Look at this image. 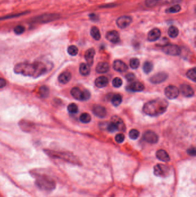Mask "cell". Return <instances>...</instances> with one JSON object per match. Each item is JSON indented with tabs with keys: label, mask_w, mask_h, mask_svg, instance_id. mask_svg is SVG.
<instances>
[{
	"label": "cell",
	"mask_w": 196,
	"mask_h": 197,
	"mask_svg": "<svg viewBox=\"0 0 196 197\" xmlns=\"http://www.w3.org/2000/svg\"><path fill=\"white\" fill-rule=\"evenodd\" d=\"M47 68L45 64L40 62H35L33 64L22 62L16 65L14 72L23 76L37 78L45 75Z\"/></svg>",
	"instance_id": "cell-1"
},
{
	"label": "cell",
	"mask_w": 196,
	"mask_h": 197,
	"mask_svg": "<svg viewBox=\"0 0 196 197\" xmlns=\"http://www.w3.org/2000/svg\"><path fill=\"white\" fill-rule=\"evenodd\" d=\"M168 106L169 103L165 99H156L146 103L143 111L149 116H159L165 112Z\"/></svg>",
	"instance_id": "cell-2"
},
{
	"label": "cell",
	"mask_w": 196,
	"mask_h": 197,
	"mask_svg": "<svg viewBox=\"0 0 196 197\" xmlns=\"http://www.w3.org/2000/svg\"><path fill=\"white\" fill-rule=\"evenodd\" d=\"M35 184L39 188L47 192H52L56 188L55 181L47 175H37Z\"/></svg>",
	"instance_id": "cell-3"
},
{
	"label": "cell",
	"mask_w": 196,
	"mask_h": 197,
	"mask_svg": "<svg viewBox=\"0 0 196 197\" xmlns=\"http://www.w3.org/2000/svg\"><path fill=\"white\" fill-rule=\"evenodd\" d=\"M44 152L47 155L52 159H60L74 164H79L80 163L78 159L70 152H60L50 149H45Z\"/></svg>",
	"instance_id": "cell-4"
},
{
	"label": "cell",
	"mask_w": 196,
	"mask_h": 197,
	"mask_svg": "<svg viewBox=\"0 0 196 197\" xmlns=\"http://www.w3.org/2000/svg\"><path fill=\"white\" fill-rule=\"evenodd\" d=\"M59 18V15L54 13H47L36 16L32 19V23L36 24H42L56 20Z\"/></svg>",
	"instance_id": "cell-5"
},
{
	"label": "cell",
	"mask_w": 196,
	"mask_h": 197,
	"mask_svg": "<svg viewBox=\"0 0 196 197\" xmlns=\"http://www.w3.org/2000/svg\"><path fill=\"white\" fill-rule=\"evenodd\" d=\"M162 50L165 54L169 56H179L181 53V49L179 46L169 43L163 46Z\"/></svg>",
	"instance_id": "cell-6"
},
{
	"label": "cell",
	"mask_w": 196,
	"mask_h": 197,
	"mask_svg": "<svg viewBox=\"0 0 196 197\" xmlns=\"http://www.w3.org/2000/svg\"><path fill=\"white\" fill-rule=\"evenodd\" d=\"M154 173L156 177H167L169 174V168L164 164H157L154 168Z\"/></svg>",
	"instance_id": "cell-7"
},
{
	"label": "cell",
	"mask_w": 196,
	"mask_h": 197,
	"mask_svg": "<svg viewBox=\"0 0 196 197\" xmlns=\"http://www.w3.org/2000/svg\"><path fill=\"white\" fill-rule=\"evenodd\" d=\"M132 17L130 16H123L119 17L116 20V24L121 29L126 28L131 24Z\"/></svg>",
	"instance_id": "cell-8"
},
{
	"label": "cell",
	"mask_w": 196,
	"mask_h": 197,
	"mask_svg": "<svg viewBox=\"0 0 196 197\" xmlns=\"http://www.w3.org/2000/svg\"><path fill=\"white\" fill-rule=\"evenodd\" d=\"M180 91L178 88L174 86H167L165 90V95L169 99H174L179 95Z\"/></svg>",
	"instance_id": "cell-9"
},
{
	"label": "cell",
	"mask_w": 196,
	"mask_h": 197,
	"mask_svg": "<svg viewBox=\"0 0 196 197\" xmlns=\"http://www.w3.org/2000/svg\"><path fill=\"white\" fill-rule=\"evenodd\" d=\"M143 139L144 141L150 144H156L158 141V136L154 131L148 130L144 133L143 135Z\"/></svg>",
	"instance_id": "cell-10"
},
{
	"label": "cell",
	"mask_w": 196,
	"mask_h": 197,
	"mask_svg": "<svg viewBox=\"0 0 196 197\" xmlns=\"http://www.w3.org/2000/svg\"><path fill=\"white\" fill-rule=\"evenodd\" d=\"M168 78V75L165 72H160L152 76L150 80L152 84H158L166 81Z\"/></svg>",
	"instance_id": "cell-11"
},
{
	"label": "cell",
	"mask_w": 196,
	"mask_h": 197,
	"mask_svg": "<svg viewBox=\"0 0 196 197\" xmlns=\"http://www.w3.org/2000/svg\"><path fill=\"white\" fill-rule=\"evenodd\" d=\"M111 122H112L116 127L117 128V130L120 131H125L126 130V125L123 121V120L119 116H113L111 118Z\"/></svg>",
	"instance_id": "cell-12"
},
{
	"label": "cell",
	"mask_w": 196,
	"mask_h": 197,
	"mask_svg": "<svg viewBox=\"0 0 196 197\" xmlns=\"http://www.w3.org/2000/svg\"><path fill=\"white\" fill-rule=\"evenodd\" d=\"M106 38L113 43H117L120 41V34L117 31H111L106 33Z\"/></svg>",
	"instance_id": "cell-13"
},
{
	"label": "cell",
	"mask_w": 196,
	"mask_h": 197,
	"mask_svg": "<svg viewBox=\"0 0 196 197\" xmlns=\"http://www.w3.org/2000/svg\"><path fill=\"white\" fill-rule=\"evenodd\" d=\"M93 112L98 118H104L106 115V110L104 107L101 105H95L93 107Z\"/></svg>",
	"instance_id": "cell-14"
},
{
	"label": "cell",
	"mask_w": 196,
	"mask_h": 197,
	"mask_svg": "<svg viewBox=\"0 0 196 197\" xmlns=\"http://www.w3.org/2000/svg\"><path fill=\"white\" fill-rule=\"evenodd\" d=\"M113 69L115 71H118V72H125L128 70V66L126 65V64L120 61V60H116L113 62Z\"/></svg>",
	"instance_id": "cell-15"
},
{
	"label": "cell",
	"mask_w": 196,
	"mask_h": 197,
	"mask_svg": "<svg viewBox=\"0 0 196 197\" xmlns=\"http://www.w3.org/2000/svg\"><path fill=\"white\" fill-rule=\"evenodd\" d=\"M161 35V31L158 28H154L151 30L147 36L148 40L150 42H155L159 39Z\"/></svg>",
	"instance_id": "cell-16"
},
{
	"label": "cell",
	"mask_w": 196,
	"mask_h": 197,
	"mask_svg": "<svg viewBox=\"0 0 196 197\" xmlns=\"http://www.w3.org/2000/svg\"><path fill=\"white\" fill-rule=\"evenodd\" d=\"M96 54V52L94 49H89L86 51L85 54V58L87 62L88 65H93L94 62V57Z\"/></svg>",
	"instance_id": "cell-17"
},
{
	"label": "cell",
	"mask_w": 196,
	"mask_h": 197,
	"mask_svg": "<svg viewBox=\"0 0 196 197\" xmlns=\"http://www.w3.org/2000/svg\"><path fill=\"white\" fill-rule=\"evenodd\" d=\"M181 91L182 95L187 97H191L194 96V91L189 85L184 84L181 86Z\"/></svg>",
	"instance_id": "cell-18"
},
{
	"label": "cell",
	"mask_w": 196,
	"mask_h": 197,
	"mask_svg": "<svg viewBox=\"0 0 196 197\" xmlns=\"http://www.w3.org/2000/svg\"><path fill=\"white\" fill-rule=\"evenodd\" d=\"M71 95L78 100H84V91H82L78 87H74L70 91Z\"/></svg>",
	"instance_id": "cell-19"
},
{
	"label": "cell",
	"mask_w": 196,
	"mask_h": 197,
	"mask_svg": "<svg viewBox=\"0 0 196 197\" xmlns=\"http://www.w3.org/2000/svg\"><path fill=\"white\" fill-rule=\"evenodd\" d=\"M71 79V74L70 72L67 71L62 73L58 77V81L60 83L63 84H66L68 83L70 81Z\"/></svg>",
	"instance_id": "cell-20"
},
{
	"label": "cell",
	"mask_w": 196,
	"mask_h": 197,
	"mask_svg": "<svg viewBox=\"0 0 196 197\" xmlns=\"http://www.w3.org/2000/svg\"><path fill=\"white\" fill-rule=\"evenodd\" d=\"M156 157L162 162H168L170 160L169 154L163 149L158 150L156 152Z\"/></svg>",
	"instance_id": "cell-21"
},
{
	"label": "cell",
	"mask_w": 196,
	"mask_h": 197,
	"mask_svg": "<svg viewBox=\"0 0 196 197\" xmlns=\"http://www.w3.org/2000/svg\"><path fill=\"white\" fill-rule=\"evenodd\" d=\"M109 82L108 78L105 76H101L96 78L95 80V85L97 87L102 88L108 86Z\"/></svg>",
	"instance_id": "cell-22"
},
{
	"label": "cell",
	"mask_w": 196,
	"mask_h": 197,
	"mask_svg": "<svg viewBox=\"0 0 196 197\" xmlns=\"http://www.w3.org/2000/svg\"><path fill=\"white\" fill-rule=\"evenodd\" d=\"M128 89L132 92H141L144 90V86L141 82L136 81L131 84Z\"/></svg>",
	"instance_id": "cell-23"
},
{
	"label": "cell",
	"mask_w": 196,
	"mask_h": 197,
	"mask_svg": "<svg viewBox=\"0 0 196 197\" xmlns=\"http://www.w3.org/2000/svg\"><path fill=\"white\" fill-rule=\"evenodd\" d=\"M109 69V65L107 62H102L97 64L96 66V71L98 73H105Z\"/></svg>",
	"instance_id": "cell-24"
},
{
	"label": "cell",
	"mask_w": 196,
	"mask_h": 197,
	"mask_svg": "<svg viewBox=\"0 0 196 197\" xmlns=\"http://www.w3.org/2000/svg\"><path fill=\"white\" fill-rule=\"evenodd\" d=\"M20 126L21 129L24 131H30L34 127V125L30 122L23 121L20 122Z\"/></svg>",
	"instance_id": "cell-25"
},
{
	"label": "cell",
	"mask_w": 196,
	"mask_h": 197,
	"mask_svg": "<svg viewBox=\"0 0 196 197\" xmlns=\"http://www.w3.org/2000/svg\"><path fill=\"white\" fill-rule=\"evenodd\" d=\"M80 72L82 76H88L91 72L90 66L85 63L81 64L80 66Z\"/></svg>",
	"instance_id": "cell-26"
},
{
	"label": "cell",
	"mask_w": 196,
	"mask_h": 197,
	"mask_svg": "<svg viewBox=\"0 0 196 197\" xmlns=\"http://www.w3.org/2000/svg\"><path fill=\"white\" fill-rule=\"evenodd\" d=\"M91 36L96 41H99L101 39V34L99 29L97 27H93L91 30Z\"/></svg>",
	"instance_id": "cell-27"
},
{
	"label": "cell",
	"mask_w": 196,
	"mask_h": 197,
	"mask_svg": "<svg viewBox=\"0 0 196 197\" xmlns=\"http://www.w3.org/2000/svg\"><path fill=\"white\" fill-rule=\"evenodd\" d=\"M39 93L41 97L46 98L49 96V94H50L49 88L45 86H43L39 88Z\"/></svg>",
	"instance_id": "cell-28"
},
{
	"label": "cell",
	"mask_w": 196,
	"mask_h": 197,
	"mask_svg": "<svg viewBox=\"0 0 196 197\" xmlns=\"http://www.w3.org/2000/svg\"><path fill=\"white\" fill-rule=\"evenodd\" d=\"M179 30L176 26H171L168 30V35L172 38H175L178 35Z\"/></svg>",
	"instance_id": "cell-29"
},
{
	"label": "cell",
	"mask_w": 196,
	"mask_h": 197,
	"mask_svg": "<svg viewBox=\"0 0 196 197\" xmlns=\"http://www.w3.org/2000/svg\"><path fill=\"white\" fill-rule=\"evenodd\" d=\"M122 96L119 94H116L113 96L112 99V103L115 106H118L122 102Z\"/></svg>",
	"instance_id": "cell-30"
},
{
	"label": "cell",
	"mask_w": 196,
	"mask_h": 197,
	"mask_svg": "<svg viewBox=\"0 0 196 197\" xmlns=\"http://www.w3.org/2000/svg\"><path fill=\"white\" fill-rule=\"evenodd\" d=\"M153 67H154V66H153L152 63L151 62H149V61H147L146 62H144L143 69V71H144V73L148 74L152 71Z\"/></svg>",
	"instance_id": "cell-31"
},
{
	"label": "cell",
	"mask_w": 196,
	"mask_h": 197,
	"mask_svg": "<svg viewBox=\"0 0 196 197\" xmlns=\"http://www.w3.org/2000/svg\"><path fill=\"white\" fill-rule=\"evenodd\" d=\"M91 118L90 114H89L88 113H86V112L82 114L80 117V121L84 123H89L91 121Z\"/></svg>",
	"instance_id": "cell-32"
},
{
	"label": "cell",
	"mask_w": 196,
	"mask_h": 197,
	"mask_svg": "<svg viewBox=\"0 0 196 197\" xmlns=\"http://www.w3.org/2000/svg\"><path fill=\"white\" fill-rule=\"evenodd\" d=\"M181 10V6L178 4L173 5L171 7L169 8L167 10L166 12L168 13H176L179 12Z\"/></svg>",
	"instance_id": "cell-33"
},
{
	"label": "cell",
	"mask_w": 196,
	"mask_h": 197,
	"mask_svg": "<svg viewBox=\"0 0 196 197\" xmlns=\"http://www.w3.org/2000/svg\"><path fill=\"white\" fill-rule=\"evenodd\" d=\"M186 76L191 79L192 81H196V68L194 67L186 73Z\"/></svg>",
	"instance_id": "cell-34"
},
{
	"label": "cell",
	"mask_w": 196,
	"mask_h": 197,
	"mask_svg": "<svg viewBox=\"0 0 196 197\" xmlns=\"http://www.w3.org/2000/svg\"><path fill=\"white\" fill-rule=\"evenodd\" d=\"M67 52L70 56H76L78 54V49L76 46L71 45L68 47Z\"/></svg>",
	"instance_id": "cell-35"
},
{
	"label": "cell",
	"mask_w": 196,
	"mask_h": 197,
	"mask_svg": "<svg viewBox=\"0 0 196 197\" xmlns=\"http://www.w3.org/2000/svg\"><path fill=\"white\" fill-rule=\"evenodd\" d=\"M67 110L70 114H76L78 111V108L75 103H71L67 107Z\"/></svg>",
	"instance_id": "cell-36"
},
{
	"label": "cell",
	"mask_w": 196,
	"mask_h": 197,
	"mask_svg": "<svg viewBox=\"0 0 196 197\" xmlns=\"http://www.w3.org/2000/svg\"><path fill=\"white\" fill-rule=\"evenodd\" d=\"M140 65V61L139 59L136 58H132L130 61V66L131 68L134 69H136L138 68V67Z\"/></svg>",
	"instance_id": "cell-37"
},
{
	"label": "cell",
	"mask_w": 196,
	"mask_h": 197,
	"mask_svg": "<svg viewBox=\"0 0 196 197\" xmlns=\"http://www.w3.org/2000/svg\"><path fill=\"white\" fill-rule=\"evenodd\" d=\"M139 132L136 129H132L129 133V136L132 140H136L139 137Z\"/></svg>",
	"instance_id": "cell-38"
},
{
	"label": "cell",
	"mask_w": 196,
	"mask_h": 197,
	"mask_svg": "<svg viewBox=\"0 0 196 197\" xmlns=\"http://www.w3.org/2000/svg\"><path fill=\"white\" fill-rule=\"evenodd\" d=\"M123 84V81L119 77L115 78L112 81V85L115 88H119Z\"/></svg>",
	"instance_id": "cell-39"
},
{
	"label": "cell",
	"mask_w": 196,
	"mask_h": 197,
	"mask_svg": "<svg viewBox=\"0 0 196 197\" xmlns=\"http://www.w3.org/2000/svg\"><path fill=\"white\" fill-rule=\"evenodd\" d=\"M160 1L162 0H146L145 4L147 7L152 8L157 5Z\"/></svg>",
	"instance_id": "cell-40"
},
{
	"label": "cell",
	"mask_w": 196,
	"mask_h": 197,
	"mask_svg": "<svg viewBox=\"0 0 196 197\" xmlns=\"http://www.w3.org/2000/svg\"><path fill=\"white\" fill-rule=\"evenodd\" d=\"M25 31V28L23 25H17L16 26L14 32L17 35H21Z\"/></svg>",
	"instance_id": "cell-41"
},
{
	"label": "cell",
	"mask_w": 196,
	"mask_h": 197,
	"mask_svg": "<svg viewBox=\"0 0 196 197\" xmlns=\"http://www.w3.org/2000/svg\"><path fill=\"white\" fill-rule=\"evenodd\" d=\"M106 128L108 130V131L111 132V133H113V132H115L116 130H117V128L115 125V124H113L112 122L108 123Z\"/></svg>",
	"instance_id": "cell-42"
},
{
	"label": "cell",
	"mask_w": 196,
	"mask_h": 197,
	"mask_svg": "<svg viewBox=\"0 0 196 197\" xmlns=\"http://www.w3.org/2000/svg\"><path fill=\"white\" fill-rule=\"evenodd\" d=\"M24 12L23 13H17V14H15V15H12L6 16L5 17H0V20H6V19H12L13 17H19V16H21L24 15Z\"/></svg>",
	"instance_id": "cell-43"
},
{
	"label": "cell",
	"mask_w": 196,
	"mask_h": 197,
	"mask_svg": "<svg viewBox=\"0 0 196 197\" xmlns=\"http://www.w3.org/2000/svg\"><path fill=\"white\" fill-rule=\"evenodd\" d=\"M126 78L127 80H128L129 82H132L135 80L136 76L132 73H129L127 75H126Z\"/></svg>",
	"instance_id": "cell-44"
},
{
	"label": "cell",
	"mask_w": 196,
	"mask_h": 197,
	"mask_svg": "<svg viewBox=\"0 0 196 197\" xmlns=\"http://www.w3.org/2000/svg\"><path fill=\"white\" fill-rule=\"evenodd\" d=\"M125 140V137L123 134H118L115 137V140L117 143H122Z\"/></svg>",
	"instance_id": "cell-45"
},
{
	"label": "cell",
	"mask_w": 196,
	"mask_h": 197,
	"mask_svg": "<svg viewBox=\"0 0 196 197\" xmlns=\"http://www.w3.org/2000/svg\"><path fill=\"white\" fill-rule=\"evenodd\" d=\"M187 152L189 155L193 156H196V148L194 147H191L187 151Z\"/></svg>",
	"instance_id": "cell-46"
},
{
	"label": "cell",
	"mask_w": 196,
	"mask_h": 197,
	"mask_svg": "<svg viewBox=\"0 0 196 197\" xmlns=\"http://www.w3.org/2000/svg\"><path fill=\"white\" fill-rule=\"evenodd\" d=\"M91 97V93L87 90L84 91V100H87Z\"/></svg>",
	"instance_id": "cell-47"
},
{
	"label": "cell",
	"mask_w": 196,
	"mask_h": 197,
	"mask_svg": "<svg viewBox=\"0 0 196 197\" xmlns=\"http://www.w3.org/2000/svg\"><path fill=\"white\" fill-rule=\"evenodd\" d=\"M6 85V81L4 78H0V88H2L5 87Z\"/></svg>",
	"instance_id": "cell-48"
},
{
	"label": "cell",
	"mask_w": 196,
	"mask_h": 197,
	"mask_svg": "<svg viewBox=\"0 0 196 197\" xmlns=\"http://www.w3.org/2000/svg\"><path fill=\"white\" fill-rule=\"evenodd\" d=\"M165 3H174L180 1V0H163Z\"/></svg>",
	"instance_id": "cell-49"
},
{
	"label": "cell",
	"mask_w": 196,
	"mask_h": 197,
	"mask_svg": "<svg viewBox=\"0 0 196 197\" xmlns=\"http://www.w3.org/2000/svg\"><path fill=\"white\" fill-rule=\"evenodd\" d=\"M96 15L95 14H91L90 15V19H91V20H96Z\"/></svg>",
	"instance_id": "cell-50"
}]
</instances>
